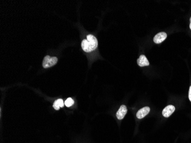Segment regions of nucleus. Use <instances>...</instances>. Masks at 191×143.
<instances>
[{
	"mask_svg": "<svg viewBox=\"0 0 191 143\" xmlns=\"http://www.w3.org/2000/svg\"><path fill=\"white\" fill-rule=\"evenodd\" d=\"M98 46L97 38L92 34H88L86 39L83 40L81 43V48L86 52H90L95 50Z\"/></svg>",
	"mask_w": 191,
	"mask_h": 143,
	"instance_id": "f257e3e1",
	"label": "nucleus"
},
{
	"mask_svg": "<svg viewBox=\"0 0 191 143\" xmlns=\"http://www.w3.org/2000/svg\"><path fill=\"white\" fill-rule=\"evenodd\" d=\"M58 59L56 57H50L46 56L43 60V67L44 68H48L52 67L57 64Z\"/></svg>",
	"mask_w": 191,
	"mask_h": 143,
	"instance_id": "f03ea898",
	"label": "nucleus"
},
{
	"mask_svg": "<svg viewBox=\"0 0 191 143\" xmlns=\"http://www.w3.org/2000/svg\"><path fill=\"white\" fill-rule=\"evenodd\" d=\"M175 111V107L172 105H169L166 106L162 112V114L165 117H169Z\"/></svg>",
	"mask_w": 191,
	"mask_h": 143,
	"instance_id": "7ed1b4c3",
	"label": "nucleus"
},
{
	"mask_svg": "<svg viewBox=\"0 0 191 143\" xmlns=\"http://www.w3.org/2000/svg\"><path fill=\"white\" fill-rule=\"evenodd\" d=\"M167 37V34L165 32H160L157 33L154 38V41L156 44H160L163 42L166 38Z\"/></svg>",
	"mask_w": 191,
	"mask_h": 143,
	"instance_id": "20e7f679",
	"label": "nucleus"
},
{
	"mask_svg": "<svg viewBox=\"0 0 191 143\" xmlns=\"http://www.w3.org/2000/svg\"><path fill=\"white\" fill-rule=\"evenodd\" d=\"M127 113V108L124 105L120 106V109L116 113V117L118 120H122Z\"/></svg>",
	"mask_w": 191,
	"mask_h": 143,
	"instance_id": "39448f33",
	"label": "nucleus"
},
{
	"mask_svg": "<svg viewBox=\"0 0 191 143\" xmlns=\"http://www.w3.org/2000/svg\"><path fill=\"white\" fill-rule=\"evenodd\" d=\"M149 112H150V108L148 106L144 107L138 112V113L136 114V116L139 119H143L148 114Z\"/></svg>",
	"mask_w": 191,
	"mask_h": 143,
	"instance_id": "423d86ee",
	"label": "nucleus"
},
{
	"mask_svg": "<svg viewBox=\"0 0 191 143\" xmlns=\"http://www.w3.org/2000/svg\"><path fill=\"white\" fill-rule=\"evenodd\" d=\"M138 66L143 67H145V66H148L149 65V63L148 60L145 56L141 55L138 60Z\"/></svg>",
	"mask_w": 191,
	"mask_h": 143,
	"instance_id": "0eeeda50",
	"label": "nucleus"
},
{
	"mask_svg": "<svg viewBox=\"0 0 191 143\" xmlns=\"http://www.w3.org/2000/svg\"><path fill=\"white\" fill-rule=\"evenodd\" d=\"M64 101L62 99H58L57 100L55 101L53 104V108L56 109V110H59L60 108L61 107H64Z\"/></svg>",
	"mask_w": 191,
	"mask_h": 143,
	"instance_id": "6e6552de",
	"label": "nucleus"
},
{
	"mask_svg": "<svg viewBox=\"0 0 191 143\" xmlns=\"http://www.w3.org/2000/svg\"><path fill=\"white\" fill-rule=\"evenodd\" d=\"M73 104H74V100L72 98H70V97L68 98V99H66L65 101V105L67 107H70L73 106Z\"/></svg>",
	"mask_w": 191,
	"mask_h": 143,
	"instance_id": "1a4fd4ad",
	"label": "nucleus"
},
{
	"mask_svg": "<svg viewBox=\"0 0 191 143\" xmlns=\"http://www.w3.org/2000/svg\"><path fill=\"white\" fill-rule=\"evenodd\" d=\"M188 97H189V100L191 101V86L189 88V94H188Z\"/></svg>",
	"mask_w": 191,
	"mask_h": 143,
	"instance_id": "9d476101",
	"label": "nucleus"
},
{
	"mask_svg": "<svg viewBox=\"0 0 191 143\" xmlns=\"http://www.w3.org/2000/svg\"><path fill=\"white\" fill-rule=\"evenodd\" d=\"M189 28H190V29H191V18H190V25H189Z\"/></svg>",
	"mask_w": 191,
	"mask_h": 143,
	"instance_id": "9b49d317",
	"label": "nucleus"
}]
</instances>
